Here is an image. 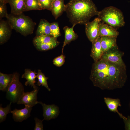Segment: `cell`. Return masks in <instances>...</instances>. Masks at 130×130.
Here are the masks:
<instances>
[{
    "label": "cell",
    "instance_id": "cell-15",
    "mask_svg": "<svg viewBox=\"0 0 130 130\" xmlns=\"http://www.w3.org/2000/svg\"><path fill=\"white\" fill-rule=\"evenodd\" d=\"M65 7L64 0H54L51 11L55 19H57L65 11Z\"/></svg>",
    "mask_w": 130,
    "mask_h": 130
},
{
    "label": "cell",
    "instance_id": "cell-21",
    "mask_svg": "<svg viewBox=\"0 0 130 130\" xmlns=\"http://www.w3.org/2000/svg\"><path fill=\"white\" fill-rule=\"evenodd\" d=\"M13 74H6L0 72V90L6 91L11 81Z\"/></svg>",
    "mask_w": 130,
    "mask_h": 130
},
{
    "label": "cell",
    "instance_id": "cell-29",
    "mask_svg": "<svg viewBox=\"0 0 130 130\" xmlns=\"http://www.w3.org/2000/svg\"><path fill=\"white\" fill-rule=\"evenodd\" d=\"M65 56L63 54L55 58L53 61V64L58 67L61 66L65 62Z\"/></svg>",
    "mask_w": 130,
    "mask_h": 130
},
{
    "label": "cell",
    "instance_id": "cell-17",
    "mask_svg": "<svg viewBox=\"0 0 130 130\" xmlns=\"http://www.w3.org/2000/svg\"><path fill=\"white\" fill-rule=\"evenodd\" d=\"M75 25V24L73 25L71 27L66 26L63 28L65 32V39L62 47V54L64 47L72 41L75 40L78 38V35L73 30L74 27Z\"/></svg>",
    "mask_w": 130,
    "mask_h": 130
},
{
    "label": "cell",
    "instance_id": "cell-20",
    "mask_svg": "<svg viewBox=\"0 0 130 130\" xmlns=\"http://www.w3.org/2000/svg\"><path fill=\"white\" fill-rule=\"evenodd\" d=\"M36 36L51 35L50 23L44 19H41L36 32Z\"/></svg>",
    "mask_w": 130,
    "mask_h": 130
},
{
    "label": "cell",
    "instance_id": "cell-18",
    "mask_svg": "<svg viewBox=\"0 0 130 130\" xmlns=\"http://www.w3.org/2000/svg\"><path fill=\"white\" fill-rule=\"evenodd\" d=\"M37 73L35 71H33L30 69H26L24 73L21 76L22 78H25L27 80L25 83V85L31 86L33 89L37 88V87L36 86L35 83L36 82L35 78H37Z\"/></svg>",
    "mask_w": 130,
    "mask_h": 130
},
{
    "label": "cell",
    "instance_id": "cell-22",
    "mask_svg": "<svg viewBox=\"0 0 130 130\" xmlns=\"http://www.w3.org/2000/svg\"><path fill=\"white\" fill-rule=\"evenodd\" d=\"M58 42L57 39L51 35L36 36L33 40V43L41 44L53 43Z\"/></svg>",
    "mask_w": 130,
    "mask_h": 130
},
{
    "label": "cell",
    "instance_id": "cell-4",
    "mask_svg": "<svg viewBox=\"0 0 130 130\" xmlns=\"http://www.w3.org/2000/svg\"><path fill=\"white\" fill-rule=\"evenodd\" d=\"M97 15L101 21L115 28L123 26L125 24L122 12L114 6L104 8L98 11Z\"/></svg>",
    "mask_w": 130,
    "mask_h": 130
},
{
    "label": "cell",
    "instance_id": "cell-7",
    "mask_svg": "<svg viewBox=\"0 0 130 130\" xmlns=\"http://www.w3.org/2000/svg\"><path fill=\"white\" fill-rule=\"evenodd\" d=\"M101 21V19L98 18H96L92 21L89 22L85 25L86 36L91 42L100 37L99 25Z\"/></svg>",
    "mask_w": 130,
    "mask_h": 130
},
{
    "label": "cell",
    "instance_id": "cell-2",
    "mask_svg": "<svg viewBox=\"0 0 130 130\" xmlns=\"http://www.w3.org/2000/svg\"><path fill=\"white\" fill-rule=\"evenodd\" d=\"M65 5V11L73 25H85L98 12L92 0H70Z\"/></svg>",
    "mask_w": 130,
    "mask_h": 130
},
{
    "label": "cell",
    "instance_id": "cell-14",
    "mask_svg": "<svg viewBox=\"0 0 130 130\" xmlns=\"http://www.w3.org/2000/svg\"><path fill=\"white\" fill-rule=\"evenodd\" d=\"M99 36L117 38L119 33L116 28L109 25L101 22L99 25Z\"/></svg>",
    "mask_w": 130,
    "mask_h": 130
},
{
    "label": "cell",
    "instance_id": "cell-33",
    "mask_svg": "<svg viewBox=\"0 0 130 130\" xmlns=\"http://www.w3.org/2000/svg\"><path fill=\"white\" fill-rule=\"evenodd\" d=\"M7 0H0V2L6 4V2Z\"/></svg>",
    "mask_w": 130,
    "mask_h": 130
},
{
    "label": "cell",
    "instance_id": "cell-26",
    "mask_svg": "<svg viewBox=\"0 0 130 130\" xmlns=\"http://www.w3.org/2000/svg\"><path fill=\"white\" fill-rule=\"evenodd\" d=\"M12 102H10V104L5 108L2 107V104L0 106V123L5 121L6 119L7 115L11 113V105Z\"/></svg>",
    "mask_w": 130,
    "mask_h": 130
},
{
    "label": "cell",
    "instance_id": "cell-16",
    "mask_svg": "<svg viewBox=\"0 0 130 130\" xmlns=\"http://www.w3.org/2000/svg\"><path fill=\"white\" fill-rule=\"evenodd\" d=\"M25 0H7L6 3L10 5L11 13L18 14L23 13L25 8Z\"/></svg>",
    "mask_w": 130,
    "mask_h": 130
},
{
    "label": "cell",
    "instance_id": "cell-23",
    "mask_svg": "<svg viewBox=\"0 0 130 130\" xmlns=\"http://www.w3.org/2000/svg\"><path fill=\"white\" fill-rule=\"evenodd\" d=\"M24 11L42 10L39 0H25Z\"/></svg>",
    "mask_w": 130,
    "mask_h": 130
},
{
    "label": "cell",
    "instance_id": "cell-1",
    "mask_svg": "<svg viewBox=\"0 0 130 130\" xmlns=\"http://www.w3.org/2000/svg\"><path fill=\"white\" fill-rule=\"evenodd\" d=\"M127 78L126 66L102 59L93 64L90 77L94 86L102 90H109L122 88Z\"/></svg>",
    "mask_w": 130,
    "mask_h": 130
},
{
    "label": "cell",
    "instance_id": "cell-31",
    "mask_svg": "<svg viewBox=\"0 0 130 130\" xmlns=\"http://www.w3.org/2000/svg\"><path fill=\"white\" fill-rule=\"evenodd\" d=\"M34 119L35 122V126L34 130H43V120H41L36 117H35Z\"/></svg>",
    "mask_w": 130,
    "mask_h": 130
},
{
    "label": "cell",
    "instance_id": "cell-8",
    "mask_svg": "<svg viewBox=\"0 0 130 130\" xmlns=\"http://www.w3.org/2000/svg\"><path fill=\"white\" fill-rule=\"evenodd\" d=\"M39 91L37 87L30 92H25L17 103L18 104H23L25 106L32 107L38 104L37 94Z\"/></svg>",
    "mask_w": 130,
    "mask_h": 130
},
{
    "label": "cell",
    "instance_id": "cell-9",
    "mask_svg": "<svg viewBox=\"0 0 130 130\" xmlns=\"http://www.w3.org/2000/svg\"><path fill=\"white\" fill-rule=\"evenodd\" d=\"M38 104H40L42 106L43 120L55 119L58 116L59 112V108L54 104L47 105L40 101H38Z\"/></svg>",
    "mask_w": 130,
    "mask_h": 130
},
{
    "label": "cell",
    "instance_id": "cell-32",
    "mask_svg": "<svg viewBox=\"0 0 130 130\" xmlns=\"http://www.w3.org/2000/svg\"><path fill=\"white\" fill-rule=\"evenodd\" d=\"M123 120L125 124V130H130V116H128L126 120Z\"/></svg>",
    "mask_w": 130,
    "mask_h": 130
},
{
    "label": "cell",
    "instance_id": "cell-11",
    "mask_svg": "<svg viewBox=\"0 0 130 130\" xmlns=\"http://www.w3.org/2000/svg\"><path fill=\"white\" fill-rule=\"evenodd\" d=\"M32 107L25 106L23 109H15L11 110V113L13 115V118L16 122H22L26 120L30 116Z\"/></svg>",
    "mask_w": 130,
    "mask_h": 130
},
{
    "label": "cell",
    "instance_id": "cell-12",
    "mask_svg": "<svg viewBox=\"0 0 130 130\" xmlns=\"http://www.w3.org/2000/svg\"><path fill=\"white\" fill-rule=\"evenodd\" d=\"M101 37H99L92 42V47L90 54L94 62H96L101 58L103 52L101 45Z\"/></svg>",
    "mask_w": 130,
    "mask_h": 130
},
{
    "label": "cell",
    "instance_id": "cell-10",
    "mask_svg": "<svg viewBox=\"0 0 130 130\" xmlns=\"http://www.w3.org/2000/svg\"><path fill=\"white\" fill-rule=\"evenodd\" d=\"M12 29L7 20L2 19L0 21V44H3L10 38Z\"/></svg>",
    "mask_w": 130,
    "mask_h": 130
},
{
    "label": "cell",
    "instance_id": "cell-25",
    "mask_svg": "<svg viewBox=\"0 0 130 130\" xmlns=\"http://www.w3.org/2000/svg\"><path fill=\"white\" fill-rule=\"evenodd\" d=\"M37 49L40 51H46L53 49L59 44V42L48 44H41L33 43Z\"/></svg>",
    "mask_w": 130,
    "mask_h": 130
},
{
    "label": "cell",
    "instance_id": "cell-19",
    "mask_svg": "<svg viewBox=\"0 0 130 130\" xmlns=\"http://www.w3.org/2000/svg\"><path fill=\"white\" fill-rule=\"evenodd\" d=\"M101 45L103 53L117 45L116 38L106 36L101 37Z\"/></svg>",
    "mask_w": 130,
    "mask_h": 130
},
{
    "label": "cell",
    "instance_id": "cell-24",
    "mask_svg": "<svg viewBox=\"0 0 130 130\" xmlns=\"http://www.w3.org/2000/svg\"><path fill=\"white\" fill-rule=\"evenodd\" d=\"M37 78L38 79L37 83L38 86H40L41 85L42 86L46 88L49 91H51V89L48 85L47 81L48 78L46 77L44 74L39 69L38 70L37 75Z\"/></svg>",
    "mask_w": 130,
    "mask_h": 130
},
{
    "label": "cell",
    "instance_id": "cell-28",
    "mask_svg": "<svg viewBox=\"0 0 130 130\" xmlns=\"http://www.w3.org/2000/svg\"><path fill=\"white\" fill-rule=\"evenodd\" d=\"M42 9L51 11L54 0H39Z\"/></svg>",
    "mask_w": 130,
    "mask_h": 130
},
{
    "label": "cell",
    "instance_id": "cell-27",
    "mask_svg": "<svg viewBox=\"0 0 130 130\" xmlns=\"http://www.w3.org/2000/svg\"><path fill=\"white\" fill-rule=\"evenodd\" d=\"M50 31L51 35L56 39L61 35L57 22L50 23Z\"/></svg>",
    "mask_w": 130,
    "mask_h": 130
},
{
    "label": "cell",
    "instance_id": "cell-13",
    "mask_svg": "<svg viewBox=\"0 0 130 130\" xmlns=\"http://www.w3.org/2000/svg\"><path fill=\"white\" fill-rule=\"evenodd\" d=\"M104 101L108 109L111 112L116 113V112L121 118L123 120H126L127 117L123 116L118 111V106L121 107L120 100L118 98L113 99L109 98L104 97Z\"/></svg>",
    "mask_w": 130,
    "mask_h": 130
},
{
    "label": "cell",
    "instance_id": "cell-30",
    "mask_svg": "<svg viewBox=\"0 0 130 130\" xmlns=\"http://www.w3.org/2000/svg\"><path fill=\"white\" fill-rule=\"evenodd\" d=\"M6 3L0 2V19L4 17H7V13Z\"/></svg>",
    "mask_w": 130,
    "mask_h": 130
},
{
    "label": "cell",
    "instance_id": "cell-5",
    "mask_svg": "<svg viewBox=\"0 0 130 130\" xmlns=\"http://www.w3.org/2000/svg\"><path fill=\"white\" fill-rule=\"evenodd\" d=\"M19 73L13 74L11 81L6 91V98L13 103H17L24 92V87L19 80Z\"/></svg>",
    "mask_w": 130,
    "mask_h": 130
},
{
    "label": "cell",
    "instance_id": "cell-3",
    "mask_svg": "<svg viewBox=\"0 0 130 130\" xmlns=\"http://www.w3.org/2000/svg\"><path fill=\"white\" fill-rule=\"evenodd\" d=\"M6 18L12 30L24 36L32 34L36 25L31 18L23 13L18 14L11 13L8 14Z\"/></svg>",
    "mask_w": 130,
    "mask_h": 130
},
{
    "label": "cell",
    "instance_id": "cell-6",
    "mask_svg": "<svg viewBox=\"0 0 130 130\" xmlns=\"http://www.w3.org/2000/svg\"><path fill=\"white\" fill-rule=\"evenodd\" d=\"M123 54L117 46L103 53L101 59L117 65L126 66L122 59Z\"/></svg>",
    "mask_w": 130,
    "mask_h": 130
}]
</instances>
